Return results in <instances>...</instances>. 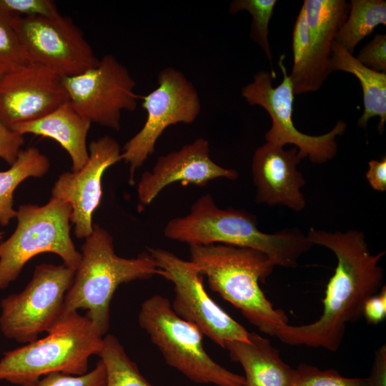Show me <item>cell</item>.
I'll return each mask as SVG.
<instances>
[{"label": "cell", "instance_id": "obj_4", "mask_svg": "<svg viewBox=\"0 0 386 386\" xmlns=\"http://www.w3.org/2000/svg\"><path fill=\"white\" fill-rule=\"evenodd\" d=\"M81 251L64 311L86 310V316L104 336L109 329L110 302L119 286L160 276V269L147 251L133 258L116 254L112 235L96 224L85 238Z\"/></svg>", "mask_w": 386, "mask_h": 386}, {"label": "cell", "instance_id": "obj_24", "mask_svg": "<svg viewBox=\"0 0 386 386\" xmlns=\"http://www.w3.org/2000/svg\"><path fill=\"white\" fill-rule=\"evenodd\" d=\"M98 356L106 369L105 386H152L115 336L104 337Z\"/></svg>", "mask_w": 386, "mask_h": 386}, {"label": "cell", "instance_id": "obj_34", "mask_svg": "<svg viewBox=\"0 0 386 386\" xmlns=\"http://www.w3.org/2000/svg\"><path fill=\"white\" fill-rule=\"evenodd\" d=\"M369 169L366 173V178L370 185L375 190L379 192L386 191V157L384 156L381 160L372 159L368 163Z\"/></svg>", "mask_w": 386, "mask_h": 386}, {"label": "cell", "instance_id": "obj_10", "mask_svg": "<svg viewBox=\"0 0 386 386\" xmlns=\"http://www.w3.org/2000/svg\"><path fill=\"white\" fill-rule=\"evenodd\" d=\"M158 86L139 96L147 111L142 128L124 145L121 158L129 165V183L134 173L154 152L158 139L169 126L191 124L201 112V102L195 86L179 70L168 66L157 76Z\"/></svg>", "mask_w": 386, "mask_h": 386}, {"label": "cell", "instance_id": "obj_12", "mask_svg": "<svg viewBox=\"0 0 386 386\" xmlns=\"http://www.w3.org/2000/svg\"><path fill=\"white\" fill-rule=\"evenodd\" d=\"M11 21L29 63L62 77L79 74L99 63L83 31L67 16H16Z\"/></svg>", "mask_w": 386, "mask_h": 386}, {"label": "cell", "instance_id": "obj_14", "mask_svg": "<svg viewBox=\"0 0 386 386\" xmlns=\"http://www.w3.org/2000/svg\"><path fill=\"white\" fill-rule=\"evenodd\" d=\"M62 76L29 63L0 77V122L16 124L39 119L66 102Z\"/></svg>", "mask_w": 386, "mask_h": 386}, {"label": "cell", "instance_id": "obj_5", "mask_svg": "<svg viewBox=\"0 0 386 386\" xmlns=\"http://www.w3.org/2000/svg\"><path fill=\"white\" fill-rule=\"evenodd\" d=\"M103 335L95 325L77 311H63L46 337L6 352L0 359V381L35 386L54 372L81 375L89 358L98 355Z\"/></svg>", "mask_w": 386, "mask_h": 386}, {"label": "cell", "instance_id": "obj_19", "mask_svg": "<svg viewBox=\"0 0 386 386\" xmlns=\"http://www.w3.org/2000/svg\"><path fill=\"white\" fill-rule=\"evenodd\" d=\"M91 123L81 116L68 100L44 117L16 124L11 129L56 141L69 154L71 172L81 169L89 157L86 137Z\"/></svg>", "mask_w": 386, "mask_h": 386}, {"label": "cell", "instance_id": "obj_6", "mask_svg": "<svg viewBox=\"0 0 386 386\" xmlns=\"http://www.w3.org/2000/svg\"><path fill=\"white\" fill-rule=\"evenodd\" d=\"M138 322L167 364L191 381L215 386H244V376L226 369L208 355L201 330L179 317L165 297L153 295L144 301Z\"/></svg>", "mask_w": 386, "mask_h": 386}, {"label": "cell", "instance_id": "obj_35", "mask_svg": "<svg viewBox=\"0 0 386 386\" xmlns=\"http://www.w3.org/2000/svg\"><path fill=\"white\" fill-rule=\"evenodd\" d=\"M368 386H386V347L385 345L378 349L370 376Z\"/></svg>", "mask_w": 386, "mask_h": 386}, {"label": "cell", "instance_id": "obj_37", "mask_svg": "<svg viewBox=\"0 0 386 386\" xmlns=\"http://www.w3.org/2000/svg\"><path fill=\"white\" fill-rule=\"evenodd\" d=\"M2 237H3V233H2V232H0V242H1V239H2Z\"/></svg>", "mask_w": 386, "mask_h": 386}, {"label": "cell", "instance_id": "obj_15", "mask_svg": "<svg viewBox=\"0 0 386 386\" xmlns=\"http://www.w3.org/2000/svg\"><path fill=\"white\" fill-rule=\"evenodd\" d=\"M89 152L86 164L79 171L62 173L51 190L52 197L70 204V222L79 239H85L93 232L92 215L101 202L104 172L122 160L119 144L107 135L92 141Z\"/></svg>", "mask_w": 386, "mask_h": 386}, {"label": "cell", "instance_id": "obj_20", "mask_svg": "<svg viewBox=\"0 0 386 386\" xmlns=\"http://www.w3.org/2000/svg\"><path fill=\"white\" fill-rule=\"evenodd\" d=\"M231 360L242 367L244 386H293L295 369L280 357L270 341L256 332H249L248 341L234 340L225 344Z\"/></svg>", "mask_w": 386, "mask_h": 386}, {"label": "cell", "instance_id": "obj_29", "mask_svg": "<svg viewBox=\"0 0 386 386\" xmlns=\"http://www.w3.org/2000/svg\"><path fill=\"white\" fill-rule=\"evenodd\" d=\"M106 369L99 360L95 367L81 375H71L60 372L49 374L35 386H105Z\"/></svg>", "mask_w": 386, "mask_h": 386}, {"label": "cell", "instance_id": "obj_26", "mask_svg": "<svg viewBox=\"0 0 386 386\" xmlns=\"http://www.w3.org/2000/svg\"><path fill=\"white\" fill-rule=\"evenodd\" d=\"M293 386H368V380L367 377H346L333 369L320 370L300 364L295 369Z\"/></svg>", "mask_w": 386, "mask_h": 386}, {"label": "cell", "instance_id": "obj_36", "mask_svg": "<svg viewBox=\"0 0 386 386\" xmlns=\"http://www.w3.org/2000/svg\"><path fill=\"white\" fill-rule=\"evenodd\" d=\"M6 73L4 70L1 69H0V77L4 74Z\"/></svg>", "mask_w": 386, "mask_h": 386}, {"label": "cell", "instance_id": "obj_28", "mask_svg": "<svg viewBox=\"0 0 386 386\" xmlns=\"http://www.w3.org/2000/svg\"><path fill=\"white\" fill-rule=\"evenodd\" d=\"M309 26L306 14L302 6L296 19L292 31L293 66L289 75L292 89L300 81L307 61L308 56Z\"/></svg>", "mask_w": 386, "mask_h": 386}, {"label": "cell", "instance_id": "obj_25", "mask_svg": "<svg viewBox=\"0 0 386 386\" xmlns=\"http://www.w3.org/2000/svg\"><path fill=\"white\" fill-rule=\"evenodd\" d=\"M276 0H234L229 7L230 14L247 11L252 16L249 37L256 42L271 63L272 54L269 41V24L273 15Z\"/></svg>", "mask_w": 386, "mask_h": 386}, {"label": "cell", "instance_id": "obj_8", "mask_svg": "<svg viewBox=\"0 0 386 386\" xmlns=\"http://www.w3.org/2000/svg\"><path fill=\"white\" fill-rule=\"evenodd\" d=\"M76 270L64 264H41L25 288L1 302L0 330L7 338L29 343L48 332L64 311Z\"/></svg>", "mask_w": 386, "mask_h": 386}, {"label": "cell", "instance_id": "obj_31", "mask_svg": "<svg viewBox=\"0 0 386 386\" xmlns=\"http://www.w3.org/2000/svg\"><path fill=\"white\" fill-rule=\"evenodd\" d=\"M356 58L372 70L386 73V35L376 34L360 50Z\"/></svg>", "mask_w": 386, "mask_h": 386}, {"label": "cell", "instance_id": "obj_33", "mask_svg": "<svg viewBox=\"0 0 386 386\" xmlns=\"http://www.w3.org/2000/svg\"><path fill=\"white\" fill-rule=\"evenodd\" d=\"M369 324L377 325L386 316V286L380 291L370 297L365 303L363 315Z\"/></svg>", "mask_w": 386, "mask_h": 386}, {"label": "cell", "instance_id": "obj_7", "mask_svg": "<svg viewBox=\"0 0 386 386\" xmlns=\"http://www.w3.org/2000/svg\"><path fill=\"white\" fill-rule=\"evenodd\" d=\"M71 214L69 204L52 197L43 206L19 207L15 231L0 242V290L16 279L24 265L41 253H54L64 265L77 269L81 254L70 236Z\"/></svg>", "mask_w": 386, "mask_h": 386}, {"label": "cell", "instance_id": "obj_13", "mask_svg": "<svg viewBox=\"0 0 386 386\" xmlns=\"http://www.w3.org/2000/svg\"><path fill=\"white\" fill-rule=\"evenodd\" d=\"M71 107L91 124L119 131L122 112H133L140 96L128 69L112 54H105L94 67L62 77Z\"/></svg>", "mask_w": 386, "mask_h": 386}, {"label": "cell", "instance_id": "obj_27", "mask_svg": "<svg viewBox=\"0 0 386 386\" xmlns=\"http://www.w3.org/2000/svg\"><path fill=\"white\" fill-rule=\"evenodd\" d=\"M28 64L11 17L0 11V69L8 72Z\"/></svg>", "mask_w": 386, "mask_h": 386}, {"label": "cell", "instance_id": "obj_32", "mask_svg": "<svg viewBox=\"0 0 386 386\" xmlns=\"http://www.w3.org/2000/svg\"><path fill=\"white\" fill-rule=\"evenodd\" d=\"M24 143V136L0 122V158L11 165Z\"/></svg>", "mask_w": 386, "mask_h": 386}, {"label": "cell", "instance_id": "obj_11", "mask_svg": "<svg viewBox=\"0 0 386 386\" xmlns=\"http://www.w3.org/2000/svg\"><path fill=\"white\" fill-rule=\"evenodd\" d=\"M160 269V276L174 285L172 308L183 320L195 325L203 335L222 348L227 342L248 341L249 332L224 311L207 293L197 265L162 248L147 247Z\"/></svg>", "mask_w": 386, "mask_h": 386}, {"label": "cell", "instance_id": "obj_21", "mask_svg": "<svg viewBox=\"0 0 386 386\" xmlns=\"http://www.w3.org/2000/svg\"><path fill=\"white\" fill-rule=\"evenodd\" d=\"M331 69L332 71L350 73L358 79L363 93L364 111L357 126L366 127L371 118L378 117L377 130L382 134L386 122V73L367 67L335 41L332 46Z\"/></svg>", "mask_w": 386, "mask_h": 386}, {"label": "cell", "instance_id": "obj_18", "mask_svg": "<svg viewBox=\"0 0 386 386\" xmlns=\"http://www.w3.org/2000/svg\"><path fill=\"white\" fill-rule=\"evenodd\" d=\"M309 26L308 56L304 74L293 88L294 94L317 91L332 72V46L345 21L350 3L345 0H305Z\"/></svg>", "mask_w": 386, "mask_h": 386}, {"label": "cell", "instance_id": "obj_22", "mask_svg": "<svg viewBox=\"0 0 386 386\" xmlns=\"http://www.w3.org/2000/svg\"><path fill=\"white\" fill-rule=\"evenodd\" d=\"M50 167L49 159L34 147L21 149L6 171L0 172V224L6 226L16 217L13 207L14 192L28 177H41Z\"/></svg>", "mask_w": 386, "mask_h": 386}, {"label": "cell", "instance_id": "obj_30", "mask_svg": "<svg viewBox=\"0 0 386 386\" xmlns=\"http://www.w3.org/2000/svg\"><path fill=\"white\" fill-rule=\"evenodd\" d=\"M0 11L11 17L59 14L55 3L50 0H0Z\"/></svg>", "mask_w": 386, "mask_h": 386}, {"label": "cell", "instance_id": "obj_16", "mask_svg": "<svg viewBox=\"0 0 386 386\" xmlns=\"http://www.w3.org/2000/svg\"><path fill=\"white\" fill-rule=\"evenodd\" d=\"M238 176L236 170L214 162L210 156L209 142L197 138L179 150L158 157L152 169L142 175L137 187L138 198L142 205H149L162 189L174 182L203 187L215 179L234 180Z\"/></svg>", "mask_w": 386, "mask_h": 386}, {"label": "cell", "instance_id": "obj_23", "mask_svg": "<svg viewBox=\"0 0 386 386\" xmlns=\"http://www.w3.org/2000/svg\"><path fill=\"white\" fill-rule=\"evenodd\" d=\"M380 24L386 25L385 0H351L349 14L335 41L353 54L356 46Z\"/></svg>", "mask_w": 386, "mask_h": 386}, {"label": "cell", "instance_id": "obj_3", "mask_svg": "<svg viewBox=\"0 0 386 386\" xmlns=\"http://www.w3.org/2000/svg\"><path fill=\"white\" fill-rule=\"evenodd\" d=\"M189 252L212 290L239 309L259 331L276 337L287 324L285 314L273 307L259 284L274 267L266 254L222 244L189 245Z\"/></svg>", "mask_w": 386, "mask_h": 386}, {"label": "cell", "instance_id": "obj_1", "mask_svg": "<svg viewBox=\"0 0 386 386\" xmlns=\"http://www.w3.org/2000/svg\"><path fill=\"white\" fill-rule=\"evenodd\" d=\"M306 236L312 244L330 249L337 266L327 284L320 318L308 325L286 324L276 337L291 345L336 351L347 324L363 316L365 302L382 287L384 272L379 262L385 252L372 254L365 234L356 229L331 232L311 227Z\"/></svg>", "mask_w": 386, "mask_h": 386}, {"label": "cell", "instance_id": "obj_17", "mask_svg": "<svg viewBox=\"0 0 386 386\" xmlns=\"http://www.w3.org/2000/svg\"><path fill=\"white\" fill-rule=\"evenodd\" d=\"M302 157L296 147L265 142L254 152L252 174L258 204L281 205L297 212L306 205L301 188L305 184L303 174L297 169Z\"/></svg>", "mask_w": 386, "mask_h": 386}, {"label": "cell", "instance_id": "obj_2", "mask_svg": "<svg viewBox=\"0 0 386 386\" xmlns=\"http://www.w3.org/2000/svg\"><path fill=\"white\" fill-rule=\"evenodd\" d=\"M164 236L189 245L222 244L258 250L274 266L294 268L300 257L312 247L298 228L268 234L258 228L254 214L234 208H219L210 193L199 197L183 217L169 220Z\"/></svg>", "mask_w": 386, "mask_h": 386}, {"label": "cell", "instance_id": "obj_9", "mask_svg": "<svg viewBox=\"0 0 386 386\" xmlns=\"http://www.w3.org/2000/svg\"><path fill=\"white\" fill-rule=\"evenodd\" d=\"M284 59V55H282L278 61L283 76L279 85L272 86L275 78L273 70H262L255 74L252 82L242 88V96L249 105L259 106L269 115L272 127L265 134L266 142L283 147L293 144L302 159L324 164L335 157L338 148L336 137L345 133L347 124L339 120L330 132L317 136L306 134L295 127L292 121L295 94Z\"/></svg>", "mask_w": 386, "mask_h": 386}]
</instances>
